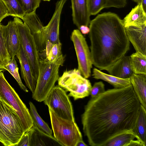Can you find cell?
<instances>
[{
  "mask_svg": "<svg viewBox=\"0 0 146 146\" xmlns=\"http://www.w3.org/2000/svg\"><path fill=\"white\" fill-rule=\"evenodd\" d=\"M87 1L71 0L73 22L79 29L81 25L88 26L90 21Z\"/></svg>",
  "mask_w": 146,
  "mask_h": 146,
  "instance_id": "14",
  "label": "cell"
},
{
  "mask_svg": "<svg viewBox=\"0 0 146 146\" xmlns=\"http://www.w3.org/2000/svg\"><path fill=\"white\" fill-rule=\"evenodd\" d=\"M13 20L17 26L20 43L29 62L33 74L37 80L38 73V52L34 37L27 25L19 17Z\"/></svg>",
  "mask_w": 146,
  "mask_h": 146,
  "instance_id": "8",
  "label": "cell"
},
{
  "mask_svg": "<svg viewBox=\"0 0 146 146\" xmlns=\"http://www.w3.org/2000/svg\"><path fill=\"white\" fill-rule=\"evenodd\" d=\"M141 3L144 11H146V0H142Z\"/></svg>",
  "mask_w": 146,
  "mask_h": 146,
  "instance_id": "39",
  "label": "cell"
},
{
  "mask_svg": "<svg viewBox=\"0 0 146 146\" xmlns=\"http://www.w3.org/2000/svg\"><path fill=\"white\" fill-rule=\"evenodd\" d=\"M133 1H134L136 3H140L142 0H131Z\"/></svg>",
  "mask_w": 146,
  "mask_h": 146,
  "instance_id": "41",
  "label": "cell"
},
{
  "mask_svg": "<svg viewBox=\"0 0 146 146\" xmlns=\"http://www.w3.org/2000/svg\"><path fill=\"white\" fill-rule=\"evenodd\" d=\"M58 85L69 92L68 96L76 100L88 96L92 85L90 81L84 77L78 69L66 70L59 77Z\"/></svg>",
  "mask_w": 146,
  "mask_h": 146,
  "instance_id": "7",
  "label": "cell"
},
{
  "mask_svg": "<svg viewBox=\"0 0 146 146\" xmlns=\"http://www.w3.org/2000/svg\"><path fill=\"white\" fill-rule=\"evenodd\" d=\"M89 28L92 63L100 70L112 65L129 50L123 20L116 14L98 15L90 21Z\"/></svg>",
  "mask_w": 146,
  "mask_h": 146,
  "instance_id": "2",
  "label": "cell"
},
{
  "mask_svg": "<svg viewBox=\"0 0 146 146\" xmlns=\"http://www.w3.org/2000/svg\"><path fill=\"white\" fill-rule=\"evenodd\" d=\"M129 58L133 73L146 75V55L136 51L129 56Z\"/></svg>",
  "mask_w": 146,
  "mask_h": 146,
  "instance_id": "22",
  "label": "cell"
},
{
  "mask_svg": "<svg viewBox=\"0 0 146 146\" xmlns=\"http://www.w3.org/2000/svg\"><path fill=\"white\" fill-rule=\"evenodd\" d=\"M70 38L73 43L77 58L78 69L85 78H89L92 66L90 51L86 38L79 29L72 32Z\"/></svg>",
  "mask_w": 146,
  "mask_h": 146,
  "instance_id": "11",
  "label": "cell"
},
{
  "mask_svg": "<svg viewBox=\"0 0 146 146\" xmlns=\"http://www.w3.org/2000/svg\"><path fill=\"white\" fill-rule=\"evenodd\" d=\"M127 38L136 52L146 55V24L125 27Z\"/></svg>",
  "mask_w": 146,
  "mask_h": 146,
  "instance_id": "13",
  "label": "cell"
},
{
  "mask_svg": "<svg viewBox=\"0 0 146 146\" xmlns=\"http://www.w3.org/2000/svg\"><path fill=\"white\" fill-rule=\"evenodd\" d=\"M41 0H17L25 13L36 12Z\"/></svg>",
  "mask_w": 146,
  "mask_h": 146,
  "instance_id": "29",
  "label": "cell"
},
{
  "mask_svg": "<svg viewBox=\"0 0 146 146\" xmlns=\"http://www.w3.org/2000/svg\"><path fill=\"white\" fill-rule=\"evenodd\" d=\"M15 56L20 64L22 78L26 86L33 93L36 87L37 80L33 74L29 62L21 44L19 50Z\"/></svg>",
  "mask_w": 146,
  "mask_h": 146,
  "instance_id": "15",
  "label": "cell"
},
{
  "mask_svg": "<svg viewBox=\"0 0 146 146\" xmlns=\"http://www.w3.org/2000/svg\"><path fill=\"white\" fill-rule=\"evenodd\" d=\"M67 0H59L56 2L54 12L48 25L44 26L39 33L33 36L38 54L45 50L48 41L52 44L60 42L59 38L60 15L63 6Z\"/></svg>",
  "mask_w": 146,
  "mask_h": 146,
  "instance_id": "9",
  "label": "cell"
},
{
  "mask_svg": "<svg viewBox=\"0 0 146 146\" xmlns=\"http://www.w3.org/2000/svg\"><path fill=\"white\" fill-rule=\"evenodd\" d=\"M3 70V69H0V72H2L3 71V70Z\"/></svg>",
  "mask_w": 146,
  "mask_h": 146,
  "instance_id": "43",
  "label": "cell"
},
{
  "mask_svg": "<svg viewBox=\"0 0 146 146\" xmlns=\"http://www.w3.org/2000/svg\"><path fill=\"white\" fill-rule=\"evenodd\" d=\"M125 27L146 24V13L141 3H137L123 20Z\"/></svg>",
  "mask_w": 146,
  "mask_h": 146,
  "instance_id": "19",
  "label": "cell"
},
{
  "mask_svg": "<svg viewBox=\"0 0 146 146\" xmlns=\"http://www.w3.org/2000/svg\"><path fill=\"white\" fill-rule=\"evenodd\" d=\"M126 4L127 0H104V8H122L125 7Z\"/></svg>",
  "mask_w": 146,
  "mask_h": 146,
  "instance_id": "33",
  "label": "cell"
},
{
  "mask_svg": "<svg viewBox=\"0 0 146 146\" xmlns=\"http://www.w3.org/2000/svg\"><path fill=\"white\" fill-rule=\"evenodd\" d=\"M39 58L38 78L32 97L34 100L41 102L45 99L58 81L59 68L63 65L65 57L62 54L52 62Z\"/></svg>",
  "mask_w": 146,
  "mask_h": 146,
  "instance_id": "3",
  "label": "cell"
},
{
  "mask_svg": "<svg viewBox=\"0 0 146 146\" xmlns=\"http://www.w3.org/2000/svg\"><path fill=\"white\" fill-rule=\"evenodd\" d=\"M105 70L110 74L121 78H130L133 73L131 67L129 56L125 55Z\"/></svg>",
  "mask_w": 146,
  "mask_h": 146,
  "instance_id": "17",
  "label": "cell"
},
{
  "mask_svg": "<svg viewBox=\"0 0 146 146\" xmlns=\"http://www.w3.org/2000/svg\"><path fill=\"white\" fill-rule=\"evenodd\" d=\"M28 132L29 146H61L54 136L41 131L34 124Z\"/></svg>",
  "mask_w": 146,
  "mask_h": 146,
  "instance_id": "16",
  "label": "cell"
},
{
  "mask_svg": "<svg viewBox=\"0 0 146 146\" xmlns=\"http://www.w3.org/2000/svg\"><path fill=\"white\" fill-rule=\"evenodd\" d=\"M82 33L83 34H86L89 33L90 31L89 28L86 25H82L80 27L79 29Z\"/></svg>",
  "mask_w": 146,
  "mask_h": 146,
  "instance_id": "36",
  "label": "cell"
},
{
  "mask_svg": "<svg viewBox=\"0 0 146 146\" xmlns=\"http://www.w3.org/2000/svg\"><path fill=\"white\" fill-rule=\"evenodd\" d=\"M4 145L0 141V146H3Z\"/></svg>",
  "mask_w": 146,
  "mask_h": 146,
  "instance_id": "42",
  "label": "cell"
},
{
  "mask_svg": "<svg viewBox=\"0 0 146 146\" xmlns=\"http://www.w3.org/2000/svg\"><path fill=\"white\" fill-rule=\"evenodd\" d=\"M29 104L30 106L29 111L33 124L41 131L48 135H52V130L39 115L35 106L31 102H30Z\"/></svg>",
  "mask_w": 146,
  "mask_h": 146,
  "instance_id": "26",
  "label": "cell"
},
{
  "mask_svg": "<svg viewBox=\"0 0 146 146\" xmlns=\"http://www.w3.org/2000/svg\"><path fill=\"white\" fill-rule=\"evenodd\" d=\"M54 137L63 146H76L83 140L80 130L75 121L65 119L57 115L48 108Z\"/></svg>",
  "mask_w": 146,
  "mask_h": 146,
  "instance_id": "5",
  "label": "cell"
},
{
  "mask_svg": "<svg viewBox=\"0 0 146 146\" xmlns=\"http://www.w3.org/2000/svg\"><path fill=\"white\" fill-rule=\"evenodd\" d=\"M140 106L131 84L108 89L91 98L81 115L89 144L104 146L118 134L133 131Z\"/></svg>",
  "mask_w": 146,
  "mask_h": 146,
  "instance_id": "1",
  "label": "cell"
},
{
  "mask_svg": "<svg viewBox=\"0 0 146 146\" xmlns=\"http://www.w3.org/2000/svg\"><path fill=\"white\" fill-rule=\"evenodd\" d=\"M88 146L84 141L83 140L78 141L76 143V146Z\"/></svg>",
  "mask_w": 146,
  "mask_h": 146,
  "instance_id": "38",
  "label": "cell"
},
{
  "mask_svg": "<svg viewBox=\"0 0 146 146\" xmlns=\"http://www.w3.org/2000/svg\"><path fill=\"white\" fill-rule=\"evenodd\" d=\"M9 16L8 10L3 2L0 0V22Z\"/></svg>",
  "mask_w": 146,
  "mask_h": 146,
  "instance_id": "34",
  "label": "cell"
},
{
  "mask_svg": "<svg viewBox=\"0 0 146 146\" xmlns=\"http://www.w3.org/2000/svg\"><path fill=\"white\" fill-rule=\"evenodd\" d=\"M29 139L28 131L24 133L17 146H29Z\"/></svg>",
  "mask_w": 146,
  "mask_h": 146,
  "instance_id": "35",
  "label": "cell"
},
{
  "mask_svg": "<svg viewBox=\"0 0 146 146\" xmlns=\"http://www.w3.org/2000/svg\"><path fill=\"white\" fill-rule=\"evenodd\" d=\"M61 46V42L52 44L48 41L45 50L42 53L38 54L39 58H45L50 62L53 61L62 54Z\"/></svg>",
  "mask_w": 146,
  "mask_h": 146,
  "instance_id": "25",
  "label": "cell"
},
{
  "mask_svg": "<svg viewBox=\"0 0 146 146\" xmlns=\"http://www.w3.org/2000/svg\"><path fill=\"white\" fill-rule=\"evenodd\" d=\"M135 138L133 131L121 133L109 139L104 146H127Z\"/></svg>",
  "mask_w": 146,
  "mask_h": 146,
  "instance_id": "24",
  "label": "cell"
},
{
  "mask_svg": "<svg viewBox=\"0 0 146 146\" xmlns=\"http://www.w3.org/2000/svg\"><path fill=\"white\" fill-rule=\"evenodd\" d=\"M0 69L6 70V67L5 65L2 60L0 59Z\"/></svg>",
  "mask_w": 146,
  "mask_h": 146,
  "instance_id": "40",
  "label": "cell"
},
{
  "mask_svg": "<svg viewBox=\"0 0 146 146\" xmlns=\"http://www.w3.org/2000/svg\"><path fill=\"white\" fill-rule=\"evenodd\" d=\"M7 9L9 16L22 19L25 14L17 0H1Z\"/></svg>",
  "mask_w": 146,
  "mask_h": 146,
  "instance_id": "28",
  "label": "cell"
},
{
  "mask_svg": "<svg viewBox=\"0 0 146 146\" xmlns=\"http://www.w3.org/2000/svg\"><path fill=\"white\" fill-rule=\"evenodd\" d=\"M133 131L137 139L140 141L143 146H145L146 109L141 104L135 126Z\"/></svg>",
  "mask_w": 146,
  "mask_h": 146,
  "instance_id": "21",
  "label": "cell"
},
{
  "mask_svg": "<svg viewBox=\"0 0 146 146\" xmlns=\"http://www.w3.org/2000/svg\"><path fill=\"white\" fill-rule=\"evenodd\" d=\"M47 106L59 117L75 121L72 105L64 89L58 85L54 86L43 101Z\"/></svg>",
  "mask_w": 146,
  "mask_h": 146,
  "instance_id": "10",
  "label": "cell"
},
{
  "mask_svg": "<svg viewBox=\"0 0 146 146\" xmlns=\"http://www.w3.org/2000/svg\"><path fill=\"white\" fill-rule=\"evenodd\" d=\"M92 76L96 79L102 80L108 82L114 88H123L131 85L129 78H120L104 73L96 68L93 69Z\"/></svg>",
  "mask_w": 146,
  "mask_h": 146,
  "instance_id": "20",
  "label": "cell"
},
{
  "mask_svg": "<svg viewBox=\"0 0 146 146\" xmlns=\"http://www.w3.org/2000/svg\"><path fill=\"white\" fill-rule=\"evenodd\" d=\"M21 19L28 26L33 36L39 33L44 27L36 12L25 14Z\"/></svg>",
  "mask_w": 146,
  "mask_h": 146,
  "instance_id": "23",
  "label": "cell"
},
{
  "mask_svg": "<svg viewBox=\"0 0 146 146\" xmlns=\"http://www.w3.org/2000/svg\"><path fill=\"white\" fill-rule=\"evenodd\" d=\"M127 146H143L142 143L139 140H131L127 145Z\"/></svg>",
  "mask_w": 146,
  "mask_h": 146,
  "instance_id": "37",
  "label": "cell"
},
{
  "mask_svg": "<svg viewBox=\"0 0 146 146\" xmlns=\"http://www.w3.org/2000/svg\"><path fill=\"white\" fill-rule=\"evenodd\" d=\"M24 133L18 115L0 98V141L5 146H17Z\"/></svg>",
  "mask_w": 146,
  "mask_h": 146,
  "instance_id": "4",
  "label": "cell"
},
{
  "mask_svg": "<svg viewBox=\"0 0 146 146\" xmlns=\"http://www.w3.org/2000/svg\"><path fill=\"white\" fill-rule=\"evenodd\" d=\"M105 91L104 84L102 82H95L91 89L90 95L91 98L96 97Z\"/></svg>",
  "mask_w": 146,
  "mask_h": 146,
  "instance_id": "32",
  "label": "cell"
},
{
  "mask_svg": "<svg viewBox=\"0 0 146 146\" xmlns=\"http://www.w3.org/2000/svg\"><path fill=\"white\" fill-rule=\"evenodd\" d=\"M6 70L8 71L15 79L21 89L26 92L28 90L22 83L19 73V68L15 57L11 59L9 63L5 66Z\"/></svg>",
  "mask_w": 146,
  "mask_h": 146,
  "instance_id": "27",
  "label": "cell"
},
{
  "mask_svg": "<svg viewBox=\"0 0 146 146\" xmlns=\"http://www.w3.org/2000/svg\"><path fill=\"white\" fill-rule=\"evenodd\" d=\"M2 34L7 52L11 58L17 54L21 43L16 23L10 21L6 25H3Z\"/></svg>",
  "mask_w": 146,
  "mask_h": 146,
  "instance_id": "12",
  "label": "cell"
},
{
  "mask_svg": "<svg viewBox=\"0 0 146 146\" xmlns=\"http://www.w3.org/2000/svg\"><path fill=\"white\" fill-rule=\"evenodd\" d=\"M0 98L11 106L17 113L25 133L29 130L33 125L29 111L8 82L2 71L0 72Z\"/></svg>",
  "mask_w": 146,
  "mask_h": 146,
  "instance_id": "6",
  "label": "cell"
},
{
  "mask_svg": "<svg viewBox=\"0 0 146 146\" xmlns=\"http://www.w3.org/2000/svg\"><path fill=\"white\" fill-rule=\"evenodd\" d=\"M129 78L141 104L146 109V75L133 73Z\"/></svg>",
  "mask_w": 146,
  "mask_h": 146,
  "instance_id": "18",
  "label": "cell"
},
{
  "mask_svg": "<svg viewBox=\"0 0 146 146\" xmlns=\"http://www.w3.org/2000/svg\"><path fill=\"white\" fill-rule=\"evenodd\" d=\"M87 6L90 15H96L104 8V0H88Z\"/></svg>",
  "mask_w": 146,
  "mask_h": 146,
  "instance_id": "30",
  "label": "cell"
},
{
  "mask_svg": "<svg viewBox=\"0 0 146 146\" xmlns=\"http://www.w3.org/2000/svg\"><path fill=\"white\" fill-rule=\"evenodd\" d=\"M0 22V59L5 66L9 63L11 58L7 52L2 34L3 25Z\"/></svg>",
  "mask_w": 146,
  "mask_h": 146,
  "instance_id": "31",
  "label": "cell"
},
{
  "mask_svg": "<svg viewBox=\"0 0 146 146\" xmlns=\"http://www.w3.org/2000/svg\"><path fill=\"white\" fill-rule=\"evenodd\" d=\"M44 1H50V0H42Z\"/></svg>",
  "mask_w": 146,
  "mask_h": 146,
  "instance_id": "44",
  "label": "cell"
}]
</instances>
